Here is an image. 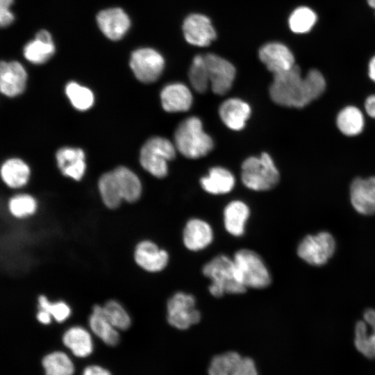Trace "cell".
<instances>
[{"mask_svg": "<svg viewBox=\"0 0 375 375\" xmlns=\"http://www.w3.org/2000/svg\"><path fill=\"white\" fill-rule=\"evenodd\" d=\"M369 76L375 82V56H374L369 64Z\"/></svg>", "mask_w": 375, "mask_h": 375, "instance_id": "ee69618b", "label": "cell"}, {"mask_svg": "<svg viewBox=\"0 0 375 375\" xmlns=\"http://www.w3.org/2000/svg\"><path fill=\"white\" fill-rule=\"evenodd\" d=\"M279 177L278 170L267 153H262L260 157H249L242 165V181L251 190H271L277 185Z\"/></svg>", "mask_w": 375, "mask_h": 375, "instance_id": "277c9868", "label": "cell"}, {"mask_svg": "<svg viewBox=\"0 0 375 375\" xmlns=\"http://www.w3.org/2000/svg\"><path fill=\"white\" fill-rule=\"evenodd\" d=\"M38 303L40 310L49 312L51 317L58 322H64L70 315V308L65 302L51 303L45 296L41 295L38 298Z\"/></svg>", "mask_w": 375, "mask_h": 375, "instance_id": "8d00e7d4", "label": "cell"}, {"mask_svg": "<svg viewBox=\"0 0 375 375\" xmlns=\"http://www.w3.org/2000/svg\"><path fill=\"white\" fill-rule=\"evenodd\" d=\"M354 344L356 349L366 358H375V310H367L363 320L356 323Z\"/></svg>", "mask_w": 375, "mask_h": 375, "instance_id": "2e32d148", "label": "cell"}, {"mask_svg": "<svg viewBox=\"0 0 375 375\" xmlns=\"http://www.w3.org/2000/svg\"><path fill=\"white\" fill-rule=\"evenodd\" d=\"M83 375H111L106 369L96 365L87 367Z\"/></svg>", "mask_w": 375, "mask_h": 375, "instance_id": "60d3db41", "label": "cell"}, {"mask_svg": "<svg viewBox=\"0 0 375 375\" xmlns=\"http://www.w3.org/2000/svg\"><path fill=\"white\" fill-rule=\"evenodd\" d=\"M365 108L367 114L375 118V95L369 96L366 99Z\"/></svg>", "mask_w": 375, "mask_h": 375, "instance_id": "b9f144b4", "label": "cell"}, {"mask_svg": "<svg viewBox=\"0 0 375 375\" xmlns=\"http://www.w3.org/2000/svg\"><path fill=\"white\" fill-rule=\"evenodd\" d=\"M219 115L228 128L240 131L245 126L246 122L251 115V108L247 103L240 99L231 98L221 104Z\"/></svg>", "mask_w": 375, "mask_h": 375, "instance_id": "d6986e66", "label": "cell"}, {"mask_svg": "<svg viewBox=\"0 0 375 375\" xmlns=\"http://www.w3.org/2000/svg\"><path fill=\"white\" fill-rule=\"evenodd\" d=\"M351 202L355 210L365 215L375 214V176L355 178L350 187Z\"/></svg>", "mask_w": 375, "mask_h": 375, "instance_id": "4fadbf2b", "label": "cell"}, {"mask_svg": "<svg viewBox=\"0 0 375 375\" xmlns=\"http://www.w3.org/2000/svg\"><path fill=\"white\" fill-rule=\"evenodd\" d=\"M183 242L191 251H199L208 246L212 240L213 233L210 226L199 219L189 220L183 230Z\"/></svg>", "mask_w": 375, "mask_h": 375, "instance_id": "ffe728a7", "label": "cell"}, {"mask_svg": "<svg viewBox=\"0 0 375 375\" xmlns=\"http://www.w3.org/2000/svg\"><path fill=\"white\" fill-rule=\"evenodd\" d=\"M176 147L162 137L149 138L142 146L140 160L142 167L157 178L167 174V162L176 156Z\"/></svg>", "mask_w": 375, "mask_h": 375, "instance_id": "8992f818", "label": "cell"}, {"mask_svg": "<svg viewBox=\"0 0 375 375\" xmlns=\"http://www.w3.org/2000/svg\"><path fill=\"white\" fill-rule=\"evenodd\" d=\"M1 175L7 185L12 188H17L22 187L27 183L30 169L23 160L12 158L3 164Z\"/></svg>", "mask_w": 375, "mask_h": 375, "instance_id": "484cf974", "label": "cell"}, {"mask_svg": "<svg viewBox=\"0 0 375 375\" xmlns=\"http://www.w3.org/2000/svg\"><path fill=\"white\" fill-rule=\"evenodd\" d=\"M51 317L50 313L44 310H40L37 314L38 320L44 324H49L51 323Z\"/></svg>", "mask_w": 375, "mask_h": 375, "instance_id": "7bdbcfd3", "label": "cell"}, {"mask_svg": "<svg viewBox=\"0 0 375 375\" xmlns=\"http://www.w3.org/2000/svg\"><path fill=\"white\" fill-rule=\"evenodd\" d=\"M238 276L247 288L262 289L269 286L272 278L261 257L255 251L243 249L233 258Z\"/></svg>", "mask_w": 375, "mask_h": 375, "instance_id": "5b68a950", "label": "cell"}, {"mask_svg": "<svg viewBox=\"0 0 375 375\" xmlns=\"http://www.w3.org/2000/svg\"><path fill=\"white\" fill-rule=\"evenodd\" d=\"M46 375H72L74 365L70 358L60 351L47 355L42 360Z\"/></svg>", "mask_w": 375, "mask_h": 375, "instance_id": "f546056e", "label": "cell"}, {"mask_svg": "<svg viewBox=\"0 0 375 375\" xmlns=\"http://www.w3.org/2000/svg\"><path fill=\"white\" fill-rule=\"evenodd\" d=\"M124 200L135 202L142 193V185L139 178L129 169L119 167L113 170Z\"/></svg>", "mask_w": 375, "mask_h": 375, "instance_id": "4316f807", "label": "cell"}, {"mask_svg": "<svg viewBox=\"0 0 375 375\" xmlns=\"http://www.w3.org/2000/svg\"><path fill=\"white\" fill-rule=\"evenodd\" d=\"M55 53V46L51 34L46 30L37 33L34 40L28 42L24 48L26 60L34 64L47 62Z\"/></svg>", "mask_w": 375, "mask_h": 375, "instance_id": "44dd1931", "label": "cell"}, {"mask_svg": "<svg viewBox=\"0 0 375 375\" xmlns=\"http://www.w3.org/2000/svg\"><path fill=\"white\" fill-rule=\"evenodd\" d=\"M188 76L191 85L197 92L204 93L207 91L210 81L204 56L197 55L194 57Z\"/></svg>", "mask_w": 375, "mask_h": 375, "instance_id": "4dcf8cb0", "label": "cell"}, {"mask_svg": "<svg viewBox=\"0 0 375 375\" xmlns=\"http://www.w3.org/2000/svg\"><path fill=\"white\" fill-rule=\"evenodd\" d=\"M97 22L101 32L112 40L122 38L131 25L128 15L120 8L100 11L97 15Z\"/></svg>", "mask_w": 375, "mask_h": 375, "instance_id": "5bb4252c", "label": "cell"}, {"mask_svg": "<svg viewBox=\"0 0 375 375\" xmlns=\"http://www.w3.org/2000/svg\"><path fill=\"white\" fill-rule=\"evenodd\" d=\"M210 85L216 94L224 95L231 88L236 70L234 65L224 58L214 54L204 55Z\"/></svg>", "mask_w": 375, "mask_h": 375, "instance_id": "30bf717a", "label": "cell"}, {"mask_svg": "<svg viewBox=\"0 0 375 375\" xmlns=\"http://www.w3.org/2000/svg\"><path fill=\"white\" fill-rule=\"evenodd\" d=\"M242 356L234 351L217 355L212 360L208 368L209 375H233Z\"/></svg>", "mask_w": 375, "mask_h": 375, "instance_id": "1f68e13d", "label": "cell"}, {"mask_svg": "<svg viewBox=\"0 0 375 375\" xmlns=\"http://www.w3.org/2000/svg\"><path fill=\"white\" fill-rule=\"evenodd\" d=\"M258 56L273 74L288 71L295 65L291 51L285 44L278 42H268L262 46Z\"/></svg>", "mask_w": 375, "mask_h": 375, "instance_id": "7c38bea8", "label": "cell"}, {"mask_svg": "<svg viewBox=\"0 0 375 375\" xmlns=\"http://www.w3.org/2000/svg\"><path fill=\"white\" fill-rule=\"evenodd\" d=\"M99 189L101 199L108 208L113 209L119 206L123 197L113 171L105 173L101 176Z\"/></svg>", "mask_w": 375, "mask_h": 375, "instance_id": "f1b7e54d", "label": "cell"}, {"mask_svg": "<svg viewBox=\"0 0 375 375\" xmlns=\"http://www.w3.org/2000/svg\"><path fill=\"white\" fill-rule=\"evenodd\" d=\"M8 208L13 216L24 217L35 212L37 203L35 199L28 194H19L10 199Z\"/></svg>", "mask_w": 375, "mask_h": 375, "instance_id": "d590c367", "label": "cell"}, {"mask_svg": "<svg viewBox=\"0 0 375 375\" xmlns=\"http://www.w3.org/2000/svg\"><path fill=\"white\" fill-rule=\"evenodd\" d=\"M337 126L344 135L354 136L360 133L364 126V117L360 110L354 106L343 108L337 117Z\"/></svg>", "mask_w": 375, "mask_h": 375, "instance_id": "83f0119b", "label": "cell"}, {"mask_svg": "<svg viewBox=\"0 0 375 375\" xmlns=\"http://www.w3.org/2000/svg\"><path fill=\"white\" fill-rule=\"evenodd\" d=\"M174 145L183 156L197 159L209 153L213 149L214 142L204 132L200 119L191 117L177 126L174 132Z\"/></svg>", "mask_w": 375, "mask_h": 375, "instance_id": "7a4b0ae2", "label": "cell"}, {"mask_svg": "<svg viewBox=\"0 0 375 375\" xmlns=\"http://www.w3.org/2000/svg\"><path fill=\"white\" fill-rule=\"evenodd\" d=\"M369 5L375 10V0H367Z\"/></svg>", "mask_w": 375, "mask_h": 375, "instance_id": "f6af8a7d", "label": "cell"}, {"mask_svg": "<svg viewBox=\"0 0 375 375\" xmlns=\"http://www.w3.org/2000/svg\"><path fill=\"white\" fill-rule=\"evenodd\" d=\"M317 21L316 14L309 8L299 7L295 9L289 18L290 29L296 33L308 32Z\"/></svg>", "mask_w": 375, "mask_h": 375, "instance_id": "836d02e7", "label": "cell"}, {"mask_svg": "<svg viewBox=\"0 0 375 375\" xmlns=\"http://www.w3.org/2000/svg\"><path fill=\"white\" fill-rule=\"evenodd\" d=\"M185 40L197 47H207L217 37L210 19L206 15L194 13L189 15L183 24Z\"/></svg>", "mask_w": 375, "mask_h": 375, "instance_id": "8fae6325", "label": "cell"}, {"mask_svg": "<svg viewBox=\"0 0 375 375\" xmlns=\"http://www.w3.org/2000/svg\"><path fill=\"white\" fill-rule=\"evenodd\" d=\"M326 88V81L317 69L310 70L303 78L299 66L274 74L269 96L276 104L301 108L320 97Z\"/></svg>", "mask_w": 375, "mask_h": 375, "instance_id": "6da1fadb", "label": "cell"}, {"mask_svg": "<svg viewBox=\"0 0 375 375\" xmlns=\"http://www.w3.org/2000/svg\"><path fill=\"white\" fill-rule=\"evenodd\" d=\"M249 216V208L243 201L237 200L230 202L224 210L225 228L234 236L243 235Z\"/></svg>", "mask_w": 375, "mask_h": 375, "instance_id": "603a6c76", "label": "cell"}, {"mask_svg": "<svg viewBox=\"0 0 375 375\" xmlns=\"http://www.w3.org/2000/svg\"><path fill=\"white\" fill-rule=\"evenodd\" d=\"M130 67L140 81L150 83L156 81L161 75L165 67V60L156 50L141 48L132 53Z\"/></svg>", "mask_w": 375, "mask_h": 375, "instance_id": "9c48e42d", "label": "cell"}, {"mask_svg": "<svg viewBox=\"0 0 375 375\" xmlns=\"http://www.w3.org/2000/svg\"><path fill=\"white\" fill-rule=\"evenodd\" d=\"M65 92L72 104L78 110H85L93 105V93L86 87L70 82L66 85Z\"/></svg>", "mask_w": 375, "mask_h": 375, "instance_id": "d6a6232c", "label": "cell"}, {"mask_svg": "<svg viewBox=\"0 0 375 375\" xmlns=\"http://www.w3.org/2000/svg\"><path fill=\"white\" fill-rule=\"evenodd\" d=\"M84 152L78 148L64 147L56 153L58 165L62 172L84 160Z\"/></svg>", "mask_w": 375, "mask_h": 375, "instance_id": "74e56055", "label": "cell"}, {"mask_svg": "<svg viewBox=\"0 0 375 375\" xmlns=\"http://www.w3.org/2000/svg\"><path fill=\"white\" fill-rule=\"evenodd\" d=\"M335 249V242L328 232H320L315 235H307L299 243L298 256L307 263L321 266L327 262Z\"/></svg>", "mask_w": 375, "mask_h": 375, "instance_id": "52a82bcc", "label": "cell"}, {"mask_svg": "<svg viewBox=\"0 0 375 375\" xmlns=\"http://www.w3.org/2000/svg\"><path fill=\"white\" fill-rule=\"evenodd\" d=\"M103 312L107 320L116 328L126 330L131 326V318L123 308L116 301L110 300L103 306Z\"/></svg>", "mask_w": 375, "mask_h": 375, "instance_id": "e575fe53", "label": "cell"}, {"mask_svg": "<svg viewBox=\"0 0 375 375\" xmlns=\"http://www.w3.org/2000/svg\"><path fill=\"white\" fill-rule=\"evenodd\" d=\"M202 188L212 194H226L235 185V177L228 169L215 167L210 169L208 175L201 178Z\"/></svg>", "mask_w": 375, "mask_h": 375, "instance_id": "7402d4cb", "label": "cell"}, {"mask_svg": "<svg viewBox=\"0 0 375 375\" xmlns=\"http://www.w3.org/2000/svg\"><path fill=\"white\" fill-rule=\"evenodd\" d=\"M233 375H258L253 360L249 358H242L238 362Z\"/></svg>", "mask_w": 375, "mask_h": 375, "instance_id": "f35d334b", "label": "cell"}, {"mask_svg": "<svg viewBox=\"0 0 375 375\" xmlns=\"http://www.w3.org/2000/svg\"><path fill=\"white\" fill-rule=\"evenodd\" d=\"M27 74L24 67L17 61H2L0 65V89L8 97L21 94L26 86Z\"/></svg>", "mask_w": 375, "mask_h": 375, "instance_id": "9a60e30c", "label": "cell"}, {"mask_svg": "<svg viewBox=\"0 0 375 375\" xmlns=\"http://www.w3.org/2000/svg\"><path fill=\"white\" fill-rule=\"evenodd\" d=\"M167 310L169 324L180 330L188 329L201 319L199 311L195 308V299L190 294H174L167 301Z\"/></svg>", "mask_w": 375, "mask_h": 375, "instance_id": "ba28073f", "label": "cell"}, {"mask_svg": "<svg viewBox=\"0 0 375 375\" xmlns=\"http://www.w3.org/2000/svg\"><path fill=\"white\" fill-rule=\"evenodd\" d=\"M62 341L78 357H85L92 351V341L90 333L79 326L68 329L62 337Z\"/></svg>", "mask_w": 375, "mask_h": 375, "instance_id": "d4e9b609", "label": "cell"}, {"mask_svg": "<svg viewBox=\"0 0 375 375\" xmlns=\"http://www.w3.org/2000/svg\"><path fill=\"white\" fill-rule=\"evenodd\" d=\"M160 100L166 112H185L188 110L192 104V95L186 85L175 83L166 85L162 90Z\"/></svg>", "mask_w": 375, "mask_h": 375, "instance_id": "ac0fdd59", "label": "cell"}, {"mask_svg": "<svg viewBox=\"0 0 375 375\" xmlns=\"http://www.w3.org/2000/svg\"><path fill=\"white\" fill-rule=\"evenodd\" d=\"M134 258L140 267L149 272L162 270L169 260L167 251L159 249L155 243L149 240L142 241L137 245Z\"/></svg>", "mask_w": 375, "mask_h": 375, "instance_id": "e0dca14e", "label": "cell"}, {"mask_svg": "<svg viewBox=\"0 0 375 375\" xmlns=\"http://www.w3.org/2000/svg\"><path fill=\"white\" fill-rule=\"evenodd\" d=\"M203 274L211 280L209 286L210 294L221 297L225 293L242 294L247 288L240 282L233 259L225 255H219L206 263Z\"/></svg>", "mask_w": 375, "mask_h": 375, "instance_id": "3957f363", "label": "cell"}, {"mask_svg": "<svg viewBox=\"0 0 375 375\" xmlns=\"http://www.w3.org/2000/svg\"><path fill=\"white\" fill-rule=\"evenodd\" d=\"M89 324L92 332L110 346L117 344L119 335L115 328L104 317L103 306L95 305L89 319Z\"/></svg>", "mask_w": 375, "mask_h": 375, "instance_id": "cb8c5ba5", "label": "cell"}, {"mask_svg": "<svg viewBox=\"0 0 375 375\" xmlns=\"http://www.w3.org/2000/svg\"><path fill=\"white\" fill-rule=\"evenodd\" d=\"M13 0H0V24L6 27L12 24L15 17L10 10Z\"/></svg>", "mask_w": 375, "mask_h": 375, "instance_id": "ab89813d", "label": "cell"}]
</instances>
